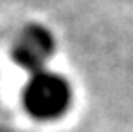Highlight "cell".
Instances as JSON below:
<instances>
[{"instance_id": "6da1fadb", "label": "cell", "mask_w": 133, "mask_h": 132, "mask_svg": "<svg viewBox=\"0 0 133 132\" xmlns=\"http://www.w3.org/2000/svg\"><path fill=\"white\" fill-rule=\"evenodd\" d=\"M72 86L66 77L44 69L31 75L23 90V104L31 117L38 121L61 119L72 104Z\"/></svg>"}, {"instance_id": "7a4b0ae2", "label": "cell", "mask_w": 133, "mask_h": 132, "mask_svg": "<svg viewBox=\"0 0 133 132\" xmlns=\"http://www.w3.org/2000/svg\"><path fill=\"white\" fill-rule=\"evenodd\" d=\"M55 54V37L44 25H29L23 29L14 46V58L31 75L48 69L46 65Z\"/></svg>"}]
</instances>
